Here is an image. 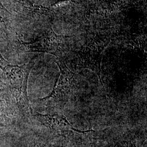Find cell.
I'll list each match as a JSON object with an SVG mask.
<instances>
[{
	"label": "cell",
	"instance_id": "3957f363",
	"mask_svg": "<svg viewBox=\"0 0 147 147\" xmlns=\"http://www.w3.org/2000/svg\"><path fill=\"white\" fill-rule=\"evenodd\" d=\"M34 117L44 126L58 132H66L75 130L67 118L58 115H42L37 113Z\"/></svg>",
	"mask_w": 147,
	"mask_h": 147
},
{
	"label": "cell",
	"instance_id": "7a4b0ae2",
	"mask_svg": "<svg viewBox=\"0 0 147 147\" xmlns=\"http://www.w3.org/2000/svg\"><path fill=\"white\" fill-rule=\"evenodd\" d=\"M75 82L73 75L61 68V72L55 84L52 92L47 97L40 99V100L67 101L73 92Z\"/></svg>",
	"mask_w": 147,
	"mask_h": 147
},
{
	"label": "cell",
	"instance_id": "6da1fadb",
	"mask_svg": "<svg viewBox=\"0 0 147 147\" xmlns=\"http://www.w3.org/2000/svg\"><path fill=\"white\" fill-rule=\"evenodd\" d=\"M0 68L2 71V77L5 84L16 98L21 112L25 116L32 115V109L27 95V83L31 64L11 65L0 53Z\"/></svg>",
	"mask_w": 147,
	"mask_h": 147
},
{
	"label": "cell",
	"instance_id": "277c9868",
	"mask_svg": "<svg viewBox=\"0 0 147 147\" xmlns=\"http://www.w3.org/2000/svg\"><path fill=\"white\" fill-rule=\"evenodd\" d=\"M11 14L2 5L0 1V30L7 32L11 21Z\"/></svg>",
	"mask_w": 147,
	"mask_h": 147
}]
</instances>
